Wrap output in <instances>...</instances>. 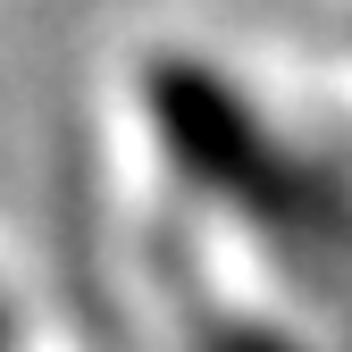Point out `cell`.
<instances>
[{
	"instance_id": "obj_1",
	"label": "cell",
	"mask_w": 352,
	"mask_h": 352,
	"mask_svg": "<svg viewBox=\"0 0 352 352\" xmlns=\"http://www.w3.org/2000/svg\"><path fill=\"white\" fill-rule=\"evenodd\" d=\"M0 352H9V319H0Z\"/></svg>"
}]
</instances>
